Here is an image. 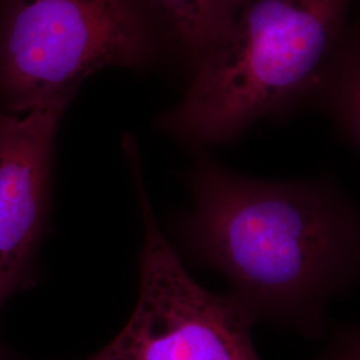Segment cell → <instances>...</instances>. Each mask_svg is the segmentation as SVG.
<instances>
[{
  "mask_svg": "<svg viewBox=\"0 0 360 360\" xmlns=\"http://www.w3.org/2000/svg\"><path fill=\"white\" fill-rule=\"evenodd\" d=\"M181 245L231 284L259 319L321 334L326 303L352 282L359 232L352 207L322 181L252 179L203 158L190 174Z\"/></svg>",
  "mask_w": 360,
  "mask_h": 360,
  "instance_id": "6da1fadb",
  "label": "cell"
},
{
  "mask_svg": "<svg viewBox=\"0 0 360 360\" xmlns=\"http://www.w3.org/2000/svg\"><path fill=\"white\" fill-rule=\"evenodd\" d=\"M351 0H250L229 31L195 62L179 103L159 117L193 147L231 142L283 114L323 83Z\"/></svg>",
  "mask_w": 360,
  "mask_h": 360,
  "instance_id": "7a4b0ae2",
  "label": "cell"
},
{
  "mask_svg": "<svg viewBox=\"0 0 360 360\" xmlns=\"http://www.w3.org/2000/svg\"><path fill=\"white\" fill-rule=\"evenodd\" d=\"M154 52L139 0H0V110L67 107L86 77Z\"/></svg>",
  "mask_w": 360,
  "mask_h": 360,
  "instance_id": "3957f363",
  "label": "cell"
},
{
  "mask_svg": "<svg viewBox=\"0 0 360 360\" xmlns=\"http://www.w3.org/2000/svg\"><path fill=\"white\" fill-rule=\"evenodd\" d=\"M126 151L142 210L139 295L124 328L86 360H259L255 321L230 294L207 291L184 270L155 218L136 150Z\"/></svg>",
  "mask_w": 360,
  "mask_h": 360,
  "instance_id": "277c9868",
  "label": "cell"
},
{
  "mask_svg": "<svg viewBox=\"0 0 360 360\" xmlns=\"http://www.w3.org/2000/svg\"><path fill=\"white\" fill-rule=\"evenodd\" d=\"M65 108L0 111V306L25 281L41 236Z\"/></svg>",
  "mask_w": 360,
  "mask_h": 360,
  "instance_id": "5b68a950",
  "label": "cell"
},
{
  "mask_svg": "<svg viewBox=\"0 0 360 360\" xmlns=\"http://www.w3.org/2000/svg\"><path fill=\"white\" fill-rule=\"evenodd\" d=\"M181 50L196 62L221 38L250 0H148Z\"/></svg>",
  "mask_w": 360,
  "mask_h": 360,
  "instance_id": "8992f818",
  "label": "cell"
},
{
  "mask_svg": "<svg viewBox=\"0 0 360 360\" xmlns=\"http://www.w3.org/2000/svg\"><path fill=\"white\" fill-rule=\"evenodd\" d=\"M338 70L330 89L328 107L343 134L351 142L359 138V110H358V70L354 53Z\"/></svg>",
  "mask_w": 360,
  "mask_h": 360,
  "instance_id": "52a82bcc",
  "label": "cell"
}]
</instances>
